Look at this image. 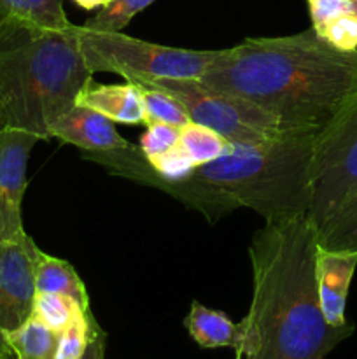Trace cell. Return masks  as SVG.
Listing matches in <instances>:
<instances>
[{"mask_svg":"<svg viewBox=\"0 0 357 359\" xmlns=\"http://www.w3.org/2000/svg\"><path fill=\"white\" fill-rule=\"evenodd\" d=\"M91 79L77 25L46 28L0 20V128L49 140L51 126Z\"/></svg>","mask_w":357,"mask_h":359,"instance_id":"3957f363","label":"cell"},{"mask_svg":"<svg viewBox=\"0 0 357 359\" xmlns=\"http://www.w3.org/2000/svg\"><path fill=\"white\" fill-rule=\"evenodd\" d=\"M136 84L177 98L189 119L212 128L230 144H259L287 132L273 114L237 95L212 90L198 79H140Z\"/></svg>","mask_w":357,"mask_h":359,"instance_id":"8992f818","label":"cell"},{"mask_svg":"<svg viewBox=\"0 0 357 359\" xmlns=\"http://www.w3.org/2000/svg\"><path fill=\"white\" fill-rule=\"evenodd\" d=\"M317 135V130H287L266 142L230 144L223 156L195 168L192 177L224 189L266 223L304 217Z\"/></svg>","mask_w":357,"mask_h":359,"instance_id":"277c9868","label":"cell"},{"mask_svg":"<svg viewBox=\"0 0 357 359\" xmlns=\"http://www.w3.org/2000/svg\"><path fill=\"white\" fill-rule=\"evenodd\" d=\"M83 312L88 311H84L72 298L55 293H37L35 294L34 312H31V316H35L38 321L44 323L52 332L62 333Z\"/></svg>","mask_w":357,"mask_h":359,"instance_id":"ffe728a7","label":"cell"},{"mask_svg":"<svg viewBox=\"0 0 357 359\" xmlns=\"http://www.w3.org/2000/svg\"><path fill=\"white\" fill-rule=\"evenodd\" d=\"M79 46L91 72L119 74L126 81L202 79L219 51L172 48L130 37L122 32L79 27Z\"/></svg>","mask_w":357,"mask_h":359,"instance_id":"5b68a950","label":"cell"},{"mask_svg":"<svg viewBox=\"0 0 357 359\" xmlns=\"http://www.w3.org/2000/svg\"><path fill=\"white\" fill-rule=\"evenodd\" d=\"M105 349H107V333L98 326L79 359H105Z\"/></svg>","mask_w":357,"mask_h":359,"instance_id":"83f0119b","label":"cell"},{"mask_svg":"<svg viewBox=\"0 0 357 359\" xmlns=\"http://www.w3.org/2000/svg\"><path fill=\"white\" fill-rule=\"evenodd\" d=\"M352 14L357 16V0H352Z\"/></svg>","mask_w":357,"mask_h":359,"instance_id":"4dcf8cb0","label":"cell"},{"mask_svg":"<svg viewBox=\"0 0 357 359\" xmlns=\"http://www.w3.org/2000/svg\"><path fill=\"white\" fill-rule=\"evenodd\" d=\"M2 255H4V238H2V233H0V262H2Z\"/></svg>","mask_w":357,"mask_h":359,"instance_id":"f546056e","label":"cell"},{"mask_svg":"<svg viewBox=\"0 0 357 359\" xmlns=\"http://www.w3.org/2000/svg\"><path fill=\"white\" fill-rule=\"evenodd\" d=\"M184 326L189 337L203 349L230 347L234 353H240L244 347L245 335L241 323H233L224 312L205 307L200 302L191 304Z\"/></svg>","mask_w":357,"mask_h":359,"instance_id":"5bb4252c","label":"cell"},{"mask_svg":"<svg viewBox=\"0 0 357 359\" xmlns=\"http://www.w3.org/2000/svg\"><path fill=\"white\" fill-rule=\"evenodd\" d=\"M98 321L93 312L88 311L77 316L66 330L59 333L58 347H56L55 359H79L86 351L94 330L98 328Z\"/></svg>","mask_w":357,"mask_h":359,"instance_id":"603a6c76","label":"cell"},{"mask_svg":"<svg viewBox=\"0 0 357 359\" xmlns=\"http://www.w3.org/2000/svg\"><path fill=\"white\" fill-rule=\"evenodd\" d=\"M326 42L342 51H357V16L345 14L317 32Z\"/></svg>","mask_w":357,"mask_h":359,"instance_id":"484cf974","label":"cell"},{"mask_svg":"<svg viewBox=\"0 0 357 359\" xmlns=\"http://www.w3.org/2000/svg\"><path fill=\"white\" fill-rule=\"evenodd\" d=\"M72 2L77 4L79 7H83V9L93 11V9H100V7H104L108 0H72Z\"/></svg>","mask_w":357,"mask_h":359,"instance_id":"f1b7e54d","label":"cell"},{"mask_svg":"<svg viewBox=\"0 0 357 359\" xmlns=\"http://www.w3.org/2000/svg\"><path fill=\"white\" fill-rule=\"evenodd\" d=\"M237 359H244V358H241V356H240V354H237Z\"/></svg>","mask_w":357,"mask_h":359,"instance_id":"1f68e13d","label":"cell"},{"mask_svg":"<svg viewBox=\"0 0 357 359\" xmlns=\"http://www.w3.org/2000/svg\"><path fill=\"white\" fill-rule=\"evenodd\" d=\"M147 160H149L150 167L161 177L168 179L172 182L186 181V179L191 177L196 168L191 158L184 153V149L178 144L175 147H172L170 151H167V153L160 154V156L147 158Z\"/></svg>","mask_w":357,"mask_h":359,"instance_id":"cb8c5ba5","label":"cell"},{"mask_svg":"<svg viewBox=\"0 0 357 359\" xmlns=\"http://www.w3.org/2000/svg\"><path fill=\"white\" fill-rule=\"evenodd\" d=\"M156 0H108L83 28L93 32H122L126 25Z\"/></svg>","mask_w":357,"mask_h":359,"instance_id":"44dd1931","label":"cell"},{"mask_svg":"<svg viewBox=\"0 0 357 359\" xmlns=\"http://www.w3.org/2000/svg\"><path fill=\"white\" fill-rule=\"evenodd\" d=\"M41 140L20 128H0V233L4 241L23 233L21 202L27 189V165Z\"/></svg>","mask_w":357,"mask_h":359,"instance_id":"30bf717a","label":"cell"},{"mask_svg":"<svg viewBox=\"0 0 357 359\" xmlns=\"http://www.w3.org/2000/svg\"><path fill=\"white\" fill-rule=\"evenodd\" d=\"M35 290L37 293H55L76 300L84 311H90V297L83 279L65 259L55 258L41 249L35 259Z\"/></svg>","mask_w":357,"mask_h":359,"instance_id":"9a60e30c","label":"cell"},{"mask_svg":"<svg viewBox=\"0 0 357 359\" xmlns=\"http://www.w3.org/2000/svg\"><path fill=\"white\" fill-rule=\"evenodd\" d=\"M275 116L287 130H324L357 102V51H342L314 28L252 37L220 49L202 79Z\"/></svg>","mask_w":357,"mask_h":359,"instance_id":"6da1fadb","label":"cell"},{"mask_svg":"<svg viewBox=\"0 0 357 359\" xmlns=\"http://www.w3.org/2000/svg\"><path fill=\"white\" fill-rule=\"evenodd\" d=\"M312 28L318 32L332 20L352 13V0H308Z\"/></svg>","mask_w":357,"mask_h":359,"instance_id":"4316f807","label":"cell"},{"mask_svg":"<svg viewBox=\"0 0 357 359\" xmlns=\"http://www.w3.org/2000/svg\"><path fill=\"white\" fill-rule=\"evenodd\" d=\"M59 333L30 316L20 328L7 333L6 342L14 359H55Z\"/></svg>","mask_w":357,"mask_h":359,"instance_id":"e0dca14e","label":"cell"},{"mask_svg":"<svg viewBox=\"0 0 357 359\" xmlns=\"http://www.w3.org/2000/svg\"><path fill=\"white\" fill-rule=\"evenodd\" d=\"M178 139H181V128H175L167 123H150L140 137L139 147L142 149L144 156L154 158L177 146Z\"/></svg>","mask_w":357,"mask_h":359,"instance_id":"d4e9b609","label":"cell"},{"mask_svg":"<svg viewBox=\"0 0 357 359\" xmlns=\"http://www.w3.org/2000/svg\"><path fill=\"white\" fill-rule=\"evenodd\" d=\"M142 88L147 125H150V123H167V125L175 126V128H182V126L191 121L181 102L172 97L170 93L153 86Z\"/></svg>","mask_w":357,"mask_h":359,"instance_id":"7402d4cb","label":"cell"},{"mask_svg":"<svg viewBox=\"0 0 357 359\" xmlns=\"http://www.w3.org/2000/svg\"><path fill=\"white\" fill-rule=\"evenodd\" d=\"M317 233L321 248L357 251V184L346 193Z\"/></svg>","mask_w":357,"mask_h":359,"instance_id":"2e32d148","label":"cell"},{"mask_svg":"<svg viewBox=\"0 0 357 359\" xmlns=\"http://www.w3.org/2000/svg\"><path fill=\"white\" fill-rule=\"evenodd\" d=\"M49 135L59 142L79 147L83 153L119 151L132 144L119 135L112 119L83 105H74L69 112L59 116Z\"/></svg>","mask_w":357,"mask_h":359,"instance_id":"7c38bea8","label":"cell"},{"mask_svg":"<svg viewBox=\"0 0 357 359\" xmlns=\"http://www.w3.org/2000/svg\"><path fill=\"white\" fill-rule=\"evenodd\" d=\"M357 184V102L317 135L308 219L321 228Z\"/></svg>","mask_w":357,"mask_h":359,"instance_id":"52a82bcc","label":"cell"},{"mask_svg":"<svg viewBox=\"0 0 357 359\" xmlns=\"http://www.w3.org/2000/svg\"><path fill=\"white\" fill-rule=\"evenodd\" d=\"M76 105L90 107L107 116L121 125H146V105H144V88L140 84H100L93 79L77 95Z\"/></svg>","mask_w":357,"mask_h":359,"instance_id":"4fadbf2b","label":"cell"},{"mask_svg":"<svg viewBox=\"0 0 357 359\" xmlns=\"http://www.w3.org/2000/svg\"><path fill=\"white\" fill-rule=\"evenodd\" d=\"M357 269V251L317 248L315 277H317L318 300L329 325H346L345 309L350 284Z\"/></svg>","mask_w":357,"mask_h":359,"instance_id":"8fae6325","label":"cell"},{"mask_svg":"<svg viewBox=\"0 0 357 359\" xmlns=\"http://www.w3.org/2000/svg\"><path fill=\"white\" fill-rule=\"evenodd\" d=\"M178 146L184 149V153L191 158L195 167L198 168L223 156L227 151L230 142L217 132H214L212 128L189 121L188 125L181 128Z\"/></svg>","mask_w":357,"mask_h":359,"instance_id":"d6986e66","label":"cell"},{"mask_svg":"<svg viewBox=\"0 0 357 359\" xmlns=\"http://www.w3.org/2000/svg\"><path fill=\"white\" fill-rule=\"evenodd\" d=\"M318 233L308 216L265 223L248 245L252 300L244 326V359H324L356 326H332L321 309L315 277Z\"/></svg>","mask_w":357,"mask_h":359,"instance_id":"7a4b0ae2","label":"cell"},{"mask_svg":"<svg viewBox=\"0 0 357 359\" xmlns=\"http://www.w3.org/2000/svg\"><path fill=\"white\" fill-rule=\"evenodd\" d=\"M38 248L27 231L4 241L0 262V359H14L7 333L20 328L34 312L35 259Z\"/></svg>","mask_w":357,"mask_h":359,"instance_id":"9c48e42d","label":"cell"},{"mask_svg":"<svg viewBox=\"0 0 357 359\" xmlns=\"http://www.w3.org/2000/svg\"><path fill=\"white\" fill-rule=\"evenodd\" d=\"M0 20H18L46 28L72 27L63 0H0Z\"/></svg>","mask_w":357,"mask_h":359,"instance_id":"ac0fdd59","label":"cell"},{"mask_svg":"<svg viewBox=\"0 0 357 359\" xmlns=\"http://www.w3.org/2000/svg\"><path fill=\"white\" fill-rule=\"evenodd\" d=\"M83 158L102 165L108 174L119 175V177L128 179V181L150 186V188L164 191L167 195H172L174 198L181 200L184 205L200 210L212 223L227 216L233 210L240 209L238 203L224 189L216 188L212 184H205V182L192 177V175L186 181L178 182H172L168 179L161 177L150 167L149 160L144 156L142 149L135 144H130L128 147L119 151L83 153Z\"/></svg>","mask_w":357,"mask_h":359,"instance_id":"ba28073f","label":"cell"}]
</instances>
